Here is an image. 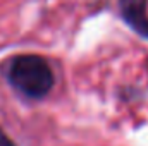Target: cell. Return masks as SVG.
<instances>
[{"label": "cell", "instance_id": "7a4b0ae2", "mask_svg": "<svg viewBox=\"0 0 148 146\" xmlns=\"http://www.w3.org/2000/svg\"><path fill=\"white\" fill-rule=\"evenodd\" d=\"M122 19L143 38L148 40L147 0H119Z\"/></svg>", "mask_w": 148, "mask_h": 146}, {"label": "cell", "instance_id": "6da1fadb", "mask_svg": "<svg viewBox=\"0 0 148 146\" xmlns=\"http://www.w3.org/2000/svg\"><path fill=\"white\" fill-rule=\"evenodd\" d=\"M9 81L23 95L43 98L53 86V74L40 55H19L9 67Z\"/></svg>", "mask_w": 148, "mask_h": 146}, {"label": "cell", "instance_id": "3957f363", "mask_svg": "<svg viewBox=\"0 0 148 146\" xmlns=\"http://www.w3.org/2000/svg\"><path fill=\"white\" fill-rule=\"evenodd\" d=\"M0 146H16L14 143H12V139L0 129Z\"/></svg>", "mask_w": 148, "mask_h": 146}]
</instances>
